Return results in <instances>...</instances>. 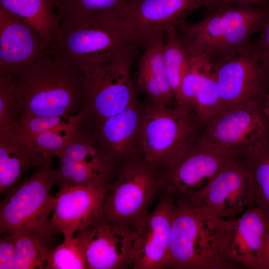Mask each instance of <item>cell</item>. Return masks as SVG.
<instances>
[{"label":"cell","mask_w":269,"mask_h":269,"mask_svg":"<svg viewBox=\"0 0 269 269\" xmlns=\"http://www.w3.org/2000/svg\"><path fill=\"white\" fill-rule=\"evenodd\" d=\"M84 73L50 55L40 54L13 75L20 116L76 115L83 109Z\"/></svg>","instance_id":"obj_1"},{"label":"cell","mask_w":269,"mask_h":269,"mask_svg":"<svg viewBox=\"0 0 269 269\" xmlns=\"http://www.w3.org/2000/svg\"><path fill=\"white\" fill-rule=\"evenodd\" d=\"M134 47L124 16L104 14L60 23L46 51L85 72Z\"/></svg>","instance_id":"obj_2"},{"label":"cell","mask_w":269,"mask_h":269,"mask_svg":"<svg viewBox=\"0 0 269 269\" xmlns=\"http://www.w3.org/2000/svg\"><path fill=\"white\" fill-rule=\"evenodd\" d=\"M269 17V7L234 4L205 14L199 21L179 26L181 39L192 56L204 57L211 63L225 59L248 46L262 31Z\"/></svg>","instance_id":"obj_3"},{"label":"cell","mask_w":269,"mask_h":269,"mask_svg":"<svg viewBox=\"0 0 269 269\" xmlns=\"http://www.w3.org/2000/svg\"><path fill=\"white\" fill-rule=\"evenodd\" d=\"M204 125L194 107L160 106L147 101L141 134V156L162 174L201 139Z\"/></svg>","instance_id":"obj_4"},{"label":"cell","mask_w":269,"mask_h":269,"mask_svg":"<svg viewBox=\"0 0 269 269\" xmlns=\"http://www.w3.org/2000/svg\"><path fill=\"white\" fill-rule=\"evenodd\" d=\"M55 169L52 157L45 159L30 176L4 194L0 204V234L32 232L50 247L52 239L58 234L50 218L55 199L50 192L55 184Z\"/></svg>","instance_id":"obj_5"},{"label":"cell","mask_w":269,"mask_h":269,"mask_svg":"<svg viewBox=\"0 0 269 269\" xmlns=\"http://www.w3.org/2000/svg\"><path fill=\"white\" fill-rule=\"evenodd\" d=\"M175 196L169 252L164 269H239L219 249L215 219L201 216L186 197Z\"/></svg>","instance_id":"obj_6"},{"label":"cell","mask_w":269,"mask_h":269,"mask_svg":"<svg viewBox=\"0 0 269 269\" xmlns=\"http://www.w3.org/2000/svg\"><path fill=\"white\" fill-rule=\"evenodd\" d=\"M138 49H128L84 72L81 112L85 127L121 112L137 99L132 69Z\"/></svg>","instance_id":"obj_7"},{"label":"cell","mask_w":269,"mask_h":269,"mask_svg":"<svg viewBox=\"0 0 269 269\" xmlns=\"http://www.w3.org/2000/svg\"><path fill=\"white\" fill-rule=\"evenodd\" d=\"M164 192L161 174L140 156L122 164L108 186L104 215L112 224L135 229Z\"/></svg>","instance_id":"obj_8"},{"label":"cell","mask_w":269,"mask_h":269,"mask_svg":"<svg viewBox=\"0 0 269 269\" xmlns=\"http://www.w3.org/2000/svg\"><path fill=\"white\" fill-rule=\"evenodd\" d=\"M211 64L220 97L219 113L249 103H264L269 93V65L253 42Z\"/></svg>","instance_id":"obj_9"},{"label":"cell","mask_w":269,"mask_h":269,"mask_svg":"<svg viewBox=\"0 0 269 269\" xmlns=\"http://www.w3.org/2000/svg\"><path fill=\"white\" fill-rule=\"evenodd\" d=\"M188 199L207 219H234L254 205L244 155L231 159L204 189Z\"/></svg>","instance_id":"obj_10"},{"label":"cell","mask_w":269,"mask_h":269,"mask_svg":"<svg viewBox=\"0 0 269 269\" xmlns=\"http://www.w3.org/2000/svg\"><path fill=\"white\" fill-rule=\"evenodd\" d=\"M263 105L252 102L218 114L204 125L201 139L233 155H243L269 132Z\"/></svg>","instance_id":"obj_11"},{"label":"cell","mask_w":269,"mask_h":269,"mask_svg":"<svg viewBox=\"0 0 269 269\" xmlns=\"http://www.w3.org/2000/svg\"><path fill=\"white\" fill-rule=\"evenodd\" d=\"M267 222L256 205L234 219H216L217 244L223 257L239 269H260V254Z\"/></svg>","instance_id":"obj_12"},{"label":"cell","mask_w":269,"mask_h":269,"mask_svg":"<svg viewBox=\"0 0 269 269\" xmlns=\"http://www.w3.org/2000/svg\"><path fill=\"white\" fill-rule=\"evenodd\" d=\"M175 209L174 195L162 193L155 208L134 229L130 269H164Z\"/></svg>","instance_id":"obj_13"},{"label":"cell","mask_w":269,"mask_h":269,"mask_svg":"<svg viewBox=\"0 0 269 269\" xmlns=\"http://www.w3.org/2000/svg\"><path fill=\"white\" fill-rule=\"evenodd\" d=\"M235 156L201 138L174 165L161 174L164 192L192 197L204 189Z\"/></svg>","instance_id":"obj_14"},{"label":"cell","mask_w":269,"mask_h":269,"mask_svg":"<svg viewBox=\"0 0 269 269\" xmlns=\"http://www.w3.org/2000/svg\"><path fill=\"white\" fill-rule=\"evenodd\" d=\"M144 104L138 98L121 112L88 130L106 157L117 167L141 156Z\"/></svg>","instance_id":"obj_15"},{"label":"cell","mask_w":269,"mask_h":269,"mask_svg":"<svg viewBox=\"0 0 269 269\" xmlns=\"http://www.w3.org/2000/svg\"><path fill=\"white\" fill-rule=\"evenodd\" d=\"M208 0H134L126 10L125 23L139 47L179 26L191 12L206 8Z\"/></svg>","instance_id":"obj_16"},{"label":"cell","mask_w":269,"mask_h":269,"mask_svg":"<svg viewBox=\"0 0 269 269\" xmlns=\"http://www.w3.org/2000/svg\"><path fill=\"white\" fill-rule=\"evenodd\" d=\"M135 233L134 229L113 225L104 217L74 236L87 269H124L130 268Z\"/></svg>","instance_id":"obj_17"},{"label":"cell","mask_w":269,"mask_h":269,"mask_svg":"<svg viewBox=\"0 0 269 269\" xmlns=\"http://www.w3.org/2000/svg\"><path fill=\"white\" fill-rule=\"evenodd\" d=\"M108 190V187L86 186L58 188L50 217L54 229L68 239L103 218Z\"/></svg>","instance_id":"obj_18"},{"label":"cell","mask_w":269,"mask_h":269,"mask_svg":"<svg viewBox=\"0 0 269 269\" xmlns=\"http://www.w3.org/2000/svg\"><path fill=\"white\" fill-rule=\"evenodd\" d=\"M47 47L32 26L0 6V75L17 73Z\"/></svg>","instance_id":"obj_19"},{"label":"cell","mask_w":269,"mask_h":269,"mask_svg":"<svg viewBox=\"0 0 269 269\" xmlns=\"http://www.w3.org/2000/svg\"><path fill=\"white\" fill-rule=\"evenodd\" d=\"M44 160L21 132L12 129L0 133V195H4L29 169L39 167Z\"/></svg>","instance_id":"obj_20"},{"label":"cell","mask_w":269,"mask_h":269,"mask_svg":"<svg viewBox=\"0 0 269 269\" xmlns=\"http://www.w3.org/2000/svg\"><path fill=\"white\" fill-rule=\"evenodd\" d=\"M163 35L148 41L138 61L137 83L146 101L160 106L175 105L173 91L166 77L163 59Z\"/></svg>","instance_id":"obj_21"},{"label":"cell","mask_w":269,"mask_h":269,"mask_svg":"<svg viewBox=\"0 0 269 269\" xmlns=\"http://www.w3.org/2000/svg\"><path fill=\"white\" fill-rule=\"evenodd\" d=\"M246 157L254 205L269 221V132L244 154Z\"/></svg>","instance_id":"obj_22"},{"label":"cell","mask_w":269,"mask_h":269,"mask_svg":"<svg viewBox=\"0 0 269 269\" xmlns=\"http://www.w3.org/2000/svg\"><path fill=\"white\" fill-rule=\"evenodd\" d=\"M0 6L32 26L48 46L59 24L50 0H0Z\"/></svg>","instance_id":"obj_23"},{"label":"cell","mask_w":269,"mask_h":269,"mask_svg":"<svg viewBox=\"0 0 269 269\" xmlns=\"http://www.w3.org/2000/svg\"><path fill=\"white\" fill-rule=\"evenodd\" d=\"M59 161L54 171L55 183L58 188L76 186L108 187L118 169L86 162Z\"/></svg>","instance_id":"obj_24"},{"label":"cell","mask_w":269,"mask_h":269,"mask_svg":"<svg viewBox=\"0 0 269 269\" xmlns=\"http://www.w3.org/2000/svg\"><path fill=\"white\" fill-rule=\"evenodd\" d=\"M134 0H50L59 23L104 14L124 16Z\"/></svg>","instance_id":"obj_25"},{"label":"cell","mask_w":269,"mask_h":269,"mask_svg":"<svg viewBox=\"0 0 269 269\" xmlns=\"http://www.w3.org/2000/svg\"><path fill=\"white\" fill-rule=\"evenodd\" d=\"M167 40L164 44L163 59L169 84L175 96L189 67L191 55L178 36L176 26L168 27L165 32Z\"/></svg>","instance_id":"obj_26"},{"label":"cell","mask_w":269,"mask_h":269,"mask_svg":"<svg viewBox=\"0 0 269 269\" xmlns=\"http://www.w3.org/2000/svg\"><path fill=\"white\" fill-rule=\"evenodd\" d=\"M15 244L14 269H45L51 248L32 232L22 231L12 234Z\"/></svg>","instance_id":"obj_27"},{"label":"cell","mask_w":269,"mask_h":269,"mask_svg":"<svg viewBox=\"0 0 269 269\" xmlns=\"http://www.w3.org/2000/svg\"><path fill=\"white\" fill-rule=\"evenodd\" d=\"M84 116L81 112L76 115L38 116L23 114L15 129L30 137L44 132L70 128L83 123Z\"/></svg>","instance_id":"obj_28"},{"label":"cell","mask_w":269,"mask_h":269,"mask_svg":"<svg viewBox=\"0 0 269 269\" xmlns=\"http://www.w3.org/2000/svg\"><path fill=\"white\" fill-rule=\"evenodd\" d=\"M193 107L204 125L220 112V97L212 66L202 77L195 95Z\"/></svg>","instance_id":"obj_29"},{"label":"cell","mask_w":269,"mask_h":269,"mask_svg":"<svg viewBox=\"0 0 269 269\" xmlns=\"http://www.w3.org/2000/svg\"><path fill=\"white\" fill-rule=\"evenodd\" d=\"M44 269H87L83 252L74 236L51 248Z\"/></svg>","instance_id":"obj_30"},{"label":"cell","mask_w":269,"mask_h":269,"mask_svg":"<svg viewBox=\"0 0 269 269\" xmlns=\"http://www.w3.org/2000/svg\"><path fill=\"white\" fill-rule=\"evenodd\" d=\"M211 66L203 56H191L189 67L175 96L176 104L194 107L195 95L202 77Z\"/></svg>","instance_id":"obj_31"},{"label":"cell","mask_w":269,"mask_h":269,"mask_svg":"<svg viewBox=\"0 0 269 269\" xmlns=\"http://www.w3.org/2000/svg\"><path fill=\"white\" fill-rule=\"evenodd\" d=\"M82 125L83 123L70 128L44 132L29 138L44 159L52 156L59 158Z\"/></svg>","instance_id":"obj_32"},{"label":"cell","mask_w":269,"mask_h":269,"mask_svg":"<svg viewBox=\"0 0 269 269\" xmlns=\"http://www.w3.org/2000/svg\"><path fill=\"white\" fill-rule=\"evenodd\" d=\"M13 74L0 75V133L14 129L20 114Z\"/></svg>","instance_id":"obj_33"},{"label":"cell","mask_w":269,"mask_h":269,"mask_svg":"<svg viewBox=\"0 0 269 269\" xmlns=\"http://www.w3.org/2000/svg\"><path fill=\"white\" fill-rule=\"evenodd\" d=\"M0 238V269H14L15 244L12 234H2Z\"/></svg>","instance_id":"obj_34"},{"label":"cell","mask_w":269,"mask_h":269,"mask_svg":"<svg viewBox=\"0 0 269 269\" xmlns=\"http://www.w3.org/2000/svg\"><path fill=\"white\" fill-rule=\"evenodd\" d=\"M205 14L211 13L238 4L253 5L261 8L269 7V0H208Z\"/></svg>","instance_id":"obj_35"},{"label":"cell","mask_w":269,"mask_h":269,"mask_svg":"<svg viewBox=\"0 0 269 269\" xmlns=\"http://www.w3.org/2000/svg\"><path fill=\"white\" fill-rule=\"evenodd\" d=\"M254 44L261 59L269 65V17Z\"/></svg>","instance_id":"obj_36"},{"label":"cell","mask_w":269,"mask_h":269,"mask_svg":"<svg viewBox=\"0 0 269 269\" xmlns=\"http://www.w3.org/2000/svg\"><path fill=\"white\" fill-rule=\"evenodd\" d=\"M259 263L260 269H269V221H268L260 254Z\"/></svg>","instance_id":"obj_37"},{"label":"cell","mask_w":269,"mask_h":269,"mask_svg":"<svg viewBox=\"0 0 269 269\" xmlns=\"http://www.w3.org/2000/svg\"><path fill=\"white\" fill-rule=\"evenodd\" d=\"M263 109L269 127V93L264 101Z\"/></svg>","instance_id":"obj_38"}]
</instances>
